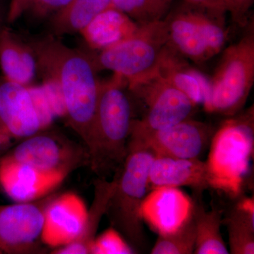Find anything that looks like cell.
I'll return each mask as SVG.
<instances>
[{
    "label": "cell",
    "mask_w": 254,
    "mask_h": 254,
    "mask_svg": "<svg viewBox=\"0 0 254 254\" xmlns=\"http://www.w3.org/2000/svg\"><path fill=\"white\" fill-rule=\"evenodd\" d=\"M117 185V177L111 180L98 178L94 181V197L91 207L88 209L86 222L79 236L67 245L55 249L53 254H91L92 247L97 237V232Z\"/></svg>",
    "instance_id": "d6986e66"
},
{
    "label": "cell",
    "mask_w": 254,
    "mask_h": 254,
    "mask_svg": "<svg viewBox=\"0 0 254 254\" xmlns=\"http://www.w3.org/2000/svg\"><path fill=\"white\" fill-rule=\"evenodd\" d=\"M0 254H3V253H2V252H1V250H0Z\"/></svg>",
    "instance_id": "e575fe53"
},
{
    "label": "cell",
    "mask_w": 254,
    "mask_h": 254,
    "mask_svg": "<svg viewBox=\"0 0 254 254\" xmlns=\"http://www.w3.org/2000/svg\"><path fill=\"white\" fill-rule=\"evenodd\" d=\"M127 82L120 75L100 82L98 101L86 149L89 166L99 178L108 179L121 168L127 154L133 118Z\"/></svg>",
    "instance_id": "7a4b0ae2"
},
{
    "label": "cell",
    "mask_w": 254,
    "mask_h": 254,
    "mask_svg": "<svg viewBox=\"0 0 254 254\" xmlns=\"http://www.w3.org/2000/svg\"><path fill=\"white\" fill-rule=\"evenodd\" d=\"M148 190L160 187H190L195 192L210 188L208 169L200 159L155 155L148 174Z\"/></svg>",
    "instance_id": "9a60e30c"
},
{
    "label": "cell",
    "mask_w": 254,
    "mask_h": 254,
    "mask_svg": "<svg viewBox=\"0 0 254 254\" xmlns=\"http://www.w3.org/2000/svg\"><path fill=\"white\" fill-rule=\"evenodd\" d=\"M136 254L121 234L113 227L95 237L91 254Z\"/></svg>",
    "instance_id": "484cf974"
},
{
    "label": "cell",
    "mask_w": 254,
    "mask_h": 254,
    "mask_svg": "<svg viewBox=\"0 0 254 254\" xmlns=\"http://www.w3.org/2000/svg\"><path fill=\"white\" fill-rule=\"evenodd\" d=\"M33 0H10L8 5L6 22L14 23L26 13Z\"/></svg>",
    "instance_id": "4dcf8cb0"
},
{
    "label": "cell",
    "mask_w": 254,
    "mask_h": 254,
    "mask_svg": "<svg viewBox=\"0 0 254 254\" xmlns=\"http://www.w3.org/2000/svg\"><path fill=\"white\" fill-rule=\"evenodd\" d=\"M227 11L231 14L232 20L240 26L247 24V14L254 0H225Z\"/></svg>",
    "instance_id": "f1b7e54d"
},
{
    "label": "cell",
    "mask_w": 254,
    "mask_h": 254,
    "mask_svg": "<svg viewBox=\"0 0 254 254\" xmlns=\"http://www.w3.org/2000/svg\"><path fill=\"white\" fill-rule=\"evenodd\" d=\"M172 1L173 0H160V6H161V9L163 14H165L169 6L171 4Z\"/></svg>",
    "instance_id": "836d02e7"
},
{
    "label": "cell",
    "mask_w": 254,
    "mask_h": 254,
    "mask_svg": "<svg viewBox=\"0 0 254 254\" xmlns=\"http://www.w3.org/2000/svg\"><path fill=\"white\" fill-rule=\"evenodd\" d=\"M191 10L209 53L213 58L222 51L227 42V31L224 27V17L215 16L196 7Z\"/></svg>",
    "instance_id": "d4e9b609"
},
{
    "label": "cell",
    "mask_w": 254,
    "mask_h": 254,
    "mask_svg": "<svg viewBox=\"0 0 254 254\" xmlns=\"http://www.w3.org/2000/svg\"><path fill=\"white\" fill-rule=\"evenodd\" d=\"M168 43L165 20L139 25L132 36L108 49L94 53L98 70L107 69L123 76L129 86L151 76L164 47Z\"/></svg>",
    "instance_id": "8992f818"
},
{
    "label": "cell",
    "mask_w": 254,
    "mask_h": 254,
    "mask_svg": "<svg viewBox=\"0 0 254 254\" xmlns=\"http://www.w3.org/2000/svg\"><path fill=\"white\" fill-rule=\"evenodd\" d=\"M66 176L46 174L4 156L0 160V187L17 203L43 198L58 188Z\"/></svg>",
    "instance_id": "4fadbf2b"
},
{
    "label": "cell",
    "mask_w": 254,
    "mask_h": 254,
    "mask_svg": "<svg viewBox=\"0 0 254 254\" xmlns=\"http://www.w3.org/2000/svg\"><path fill=\"white\" fill-rule=\"evenodd\" d=\"M42 130L30 87L9 81L0 74V147Z\"/></svg>",
    "instance_id": "30bf717a"
},
{
    "label": "cell",
    "mask_w": 254,
    "mask_h": 254,
    "mask_svg": "<svg viewBox=\"0 0 254 254\" xmlns=\"http://www.w3.org/2000/svg\"><path fill=\"white\" fill-rule=\"evenodd\" d=\"M192 198L174 187H160L147 194L143 207V220L159 235L178 228L192 213Z\"/></svg>",
    "instance_id": "5bb4252c"
},
{
    "label": "cell",
    "mask_w": 254,
    "mask_h": 254,
    "mask_svg": "<svg viewBox=\"0 0 254 254\" xmlns=\"http://www.w3.org/2000/svg\"><path fill=\"white\" fill-rule=\"evenodd\" d=\"M139 23L115 7L98 14L81 34L89 48L102 51L132 36Z\"/></svg>",
    "instance_id": "ac0fdd59"
},
{
    "label": "cell",
    "mask_w": 254,
    "mask_h": 254,
    "mask_svg": "<svg viewBox=\"0 0 254 254\" xmlns=\"http://www.w3.org/2000/svg\"><path fill=\"white\" fill-rule=\"evenodd\" d=\"M111 7V0H72L48 19L49 34L60 37L80 33L98 14Z\"/></svg>",
    "instance_id": "44dd1931"
},
{
    "label": "cell",
    "mask_w": 254,
    "mask_h": 254,
    "mask_svg": "<svg viewBox=\"0 0 254 254\" xmlns=\"http://www.w3.org/2000/svg\"><path fill=\"white\" fill-rule=\"evenodd\" d=\"M232 254H254V198H242L230 210L225 220Z\"/></svg>",
    "instance_id": "603a6c76"
},
{
    "label": "cell",
    "mask_w": 254,
    "mask_h": 254,
    "mask_svg": "<svg viewBox=\"0 0 254 254\" xmlns=\"http://www.w3.org/2000/svg\"><path fill=\"white\" fill-rule=\"evenodd\" d=\"M49 198L0 205V250L4 254L38 252L45 225V209Z\"/></svg>",
    "instance_id": "9c48e42d"
},
{
    "label": "cell",
    "mask_w": 254,
    "mask_h": 254,
    "mask_svg": "<svg viewBox=\"0 0 254 254\" xmlns=\"http://www.w3.org/2000/svg\"><path fill=\"white\" fill-rule=\"evenodd\" d=\"M128 90L141 100L145 109L141 118L132 122L128 141H140L153 132L190 118L197 107L155 73L128 86Z\"/></svg>",
    "instance_id": "52a82bcc"
},
{
    "label": "cell",
    "mask_w": 254,
    "mask_h": 254,
    "mask_svg": "<svg viewBox=\"0 0 254 254\" xmlns=\"http://www.w3.org/2000/svg\"><path fill=\"white\" fill-rule=\"evenodd\" d=\"M213 127L190 118L150 133L140 141L129 143L143 145L155 155L183 159H200L211 142Z\"/></svg>",
    "instance_id": "8fae6325"
},
{
    "label": "cell",
    "mask_w": 254,
    "mask_h": 254,
    "mask_svg": "<svg viewBox=\"0 0 254 254\" xmlns=\"http://www.w3.org/2000/svg\"><path fill=\"white\" fill-rule=\"evenodd\" d=\"M8 5L6 4L5 0H0V32L6 24V16H7Z\"/></svg>",
    "instance_id": "1f68e13d"
},
{
    "label": "cell",
    "mask_w": 254,
    "mask_h": 254,
    "mask_svg": "<svg viewBox=\"0 0 254 254\" xmlns=\"http://www.w3.org/2000/svg\"><path fill=\"white\" fill-rule=\"evenodd\" d=\"M26 41L34 52L38 75L63 98L65 118L86 148L101 82L94 53L70 48L49 33Z\"/></svg>",
    "instance_id": "6da1fadb"
},
{
    "label": "cell",
    "mask_w": 254,
    "mask_h": 254,
    "mask_svg": "<svg viewBox=\"0 0 254 254\" xmlns=\"http://www.w3.org/2000/svg\"><path fill=\"white\" fill-rule=\"evenodd\" d=\"M202 192H195L192 198V213L195 226V254H227L230 253L222 238L220 227L222 212L218 209L207 211L202 202Z\"/></svg>",
    "instance_id": "7402d4cb"
},
{
    "label": "cell",
    "mask_w": 254,
    "mask_h": 254,
    "mask_svg": "<svg viewBox=\"0 0 254 254\" xmlns=\"http://www.w3.org/2000/svg\"><path fill=\"white\" fill-rule=\"evenodd\" d=\"M165 21L168 43L182 56L197 63L212 58L195 23L191 9L177 10Z\"/></svg>",
    "instance_id": "ffe728a7"
},
{
    "label": "cell",
    "mask_w": 254,
    "mask_h": 254,
    "mask_svg": "<svg viewBox=\"0 0 254 254\" xmlns=\"http://www.w3.org/2000/svg\"><path fill=\"white\" fill-rule=\"evenodd\" d=\"M72 0H33L26 13L33 22H41L59 12Z\"/></svg>",
    "instance_id": "83f0119b"
},
{
    "label": "cell",
    "mask_w": 254,
    "mask_h": 254,
    "mask_svg": "<svg viewBox=\"0 0 254 254\" xmlns=\"http://www.w3.org/2000/svg\"><path fill=\"white\" fill-rule=\"evenodd\" d=\"M114 7L142 24L158 20L155 17L148 0H111Z\"/></svg>",
    "instance_id": "4316f807"
},
{
    "label": "cell",
    "mask_w": 254,
    "mask_h": 254,
    "mask_svg": "<svg viewBox=\"0 0 254 254\" xmlns=\"http://www.w3.org/2000/svg\"><path fill=\"white\" fill-rule=\"evenodd\" d=\"M5 156L42 173L66 177L73 170L89 165V155L84 145L46 129L24 138Z\"/></svg>",
    "instance_id": "ba28073f"
},
{
    "label": "cell",
    "mask_w": 254,
    "mask_h": 254,
    "mask_svg": "<svg viewBox=\"0 0 254 254\" xmlns=\"http://www.w3.org/2000/svg\"><path fill=\"white\" fill-rule=\"evenodd\" d=\"M195 226L193 213L174 231L159 235L151 254H191L195 246Z\"/></svg>",
    "instance_id": "cb8c5ba5"
},
{
    "label": "cell",
    "mask_w": 254,
    "mask_h": 254,
    "mask_svg": "<svg viewBox=\"0 0 254 254\" xmlns=\"http://www.w3.org/2000/svg\"><path fill=\"white\" fill-rule=\"evenodd\" d=\"M253 113L229 120L214 133L205 161L210 188L240 194L254 155Z\"/></svg>",
    "instance_id": "277c9868"
},
{
    "label": "cell",
    "mask_w": 254,
    "mask_h": 254,
    "mask_svg": "<svg viewBox=\"0 0 254 254\" xmlns=\"http://www.w3.org/2000/svg\"><path fill=\"white\" fill-rule=\"evenodd\" d=\"M185 1L194 7L205 10L215 16L224 17V15L227 12L225 0H185Z\"/></svg>",
    "instance_id": "f546056e"
},
{
    "label": "cell",
    "mask_w": 254,
    "mask_h": 254,
    "mask_svg": "<svg viewBox=\"0 0 254 254\" xmlns=\"http://www.w3.org/2000/svg\"><path fill=\"white\" fill-rule=\"evenodd\" d=\"M155 73L186 95L196 106L206 103L209 81L192 68L168 43L162 50Z\"/></svg>",
    "instance_id": "2e32d148"
},
{
    "label": "cell",
    "mask_w": 254,
    "mask_h": 254,
    "mask_svg": "<svg viewBox=\"0 0 254 254\" xmlns=\"http://www.w3.org/2000/svg\"><path fill=\"white\" fill-rule=\"evenodd\" d=\"M152 11L154 14L155 17L157 19H161L162 16L163 15L162 11L161 6H160V0H148Z\"/></svg>",
    "instance_id": "d6a6232c"
},
{
    "label": "cell",
    "mask_w": 254,
    "mask_h": 254,
    "mask_svg": "<svg viewBox=\"0 0 254 254\" xmlns=\"http://www.w3.org/2000/svg\"><path fill=\"white\" fill-rule=\"evenodd\" d=\"M209 81L206 111L233 116L247 103L254 83V31L250 25L240 41L226 48Z\"/></svg>",
    "instance_id": "5b68a950"
},
{
    "label": "cell",
    "mask_w": 254,
    "mask_h": 254,
    "mask_svg": "<svg viewBox=\"0 0 254 254\" xmlns=\"http://www.w3.org/2000/svg\"><path fill=\"white\" fill-rule=\"evenodd\" d=\"M155 156L147 147L128 143L125 161L115 173L116 188L107 209L111 227L136 253L146 247L142 207L148 193V174Z\"/></svg>",
    "instance_id": "3957f363"
},
{
    "label": "cell",
    "mask_w": 254,
    "mask_h": 254,
    "mask_svg": "<svg viewBox=\"0 0 254 254\" xmlns=\"http://www.w3.org/2000/svg\"><path fill=\"white\" fill-rule=\"evenodd\" d=\"M87 211L83 200L71 192L49 198L42 242L55 250L76 240L83 230Z\"/></svg>",
    "instance_id": "7c38bea8"
},
{
    "label": "cell",
    "mask_w": 254,
    "mask_h": 254,
    "mask_svg": "<svg viewBox=\"0 0 254 254\" xmlns=\"http://www.w3.org/2000/svg\"><path fill=\"white\" fill-rule=\"evenodd\" d=\"M0 68L6 79L26 87L33 86L38 75L36 56L29 43L6 25L0 32Z\"/></svg>",
    "instance_id": "e0dca14e"
}]
</instances>
